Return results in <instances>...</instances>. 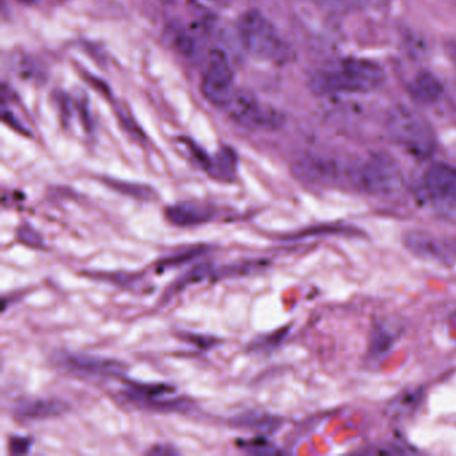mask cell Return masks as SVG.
Listing matches in <instances>:
<instances>
[{"instance_id":"6da1fadb","label":"cell","mask_w":456,"mask_h":456,"mask_svg":"<svg viewBox=\"0 0 456 456\" xmlns=\"http://www.w3.org/2000/svg\"><path fill=\"white\" fill-rule=\"evenodd\" d=\"M386 81L384 69L365 58H346L316 71L309 81L319 95L364 94L375 92Z\"/></svg>"},{"instance_id":"7a4b0ae2","label":"cell","mask_w":456,"mask_h":456,"mask_svg":"<svg viewBox=\"0 0 456 456\" xmlns=\"http://www.w3.org/2000/svg\"><path fill=\"white\" fill-rule=\"evenodd\" d=\"M237 34L248 54L266 62L285 63L290 60L289 46L273 23L256 10L245 12L237 20Z\"/></svg>"},{"instance_id":"3957f363","label":"cell","mask_w":456,"mask_h":456,"mask_svg":"<svg viewBox=\"0 0 456 456\" xmlns=\"http://www.w3.org/2000/svg\"><path fill=\"white\" fill-rule=\"evenodd\" d=\"M392 140L416 159H428L436 148L434 130L426 118L408 108H397L388 118Z\"/></svg>"},{"instance_id":"277c9868","label":"cell","mask_w":456,"mask_h":456,"mask_svg":"<svg viewBox=\"0 0 456 456\" xmlns=\"http://www.w3.org/2000/svg\"><path fill=\"white\" fill-rule=\"evenodd\" d=\"M352 178L360 191L376 199H391L403 189V175L396 162L381 154L362 162Z\"/></svg>"},{"instance_id":"5b68a950","label":"cell","mask_w":456,"mask_h":456,"mask_svg":"<svg viewBox=\"0 0 456 456\" xmlns=\"http://www.w3.org/2000/svg\"><path fill=\"white\" fill-rule=\"evenodd\" d=\"M236 92L233 69L228 57L221 50H215L210 53L202 74V95L216 108L225 109Z\"/></svg>"},{"instance_id":"8992f818","label":"cell","mask_w":456,"mask_h":456,"mask_svg":"<svg viewBox=\"0 0 456 456\" xmlns=\"http://www.w3.org/2000/svg\"><path fill=\"white\" fill-rule=\"evenodd\" d=\"M225 109L232 121L248 130H273L281 124V117L276 110L244 90H237Z\"/></svg>"},{"instance_id":"52a82bcc","label":"cell","mask_w":456,"mask_h":456,"mask_svg":"<svg viewBox=\"0 0 456 456\" xmlns=\"http://www.w3.org/2000/svg\"><path fill=\"white\" fill-rule=\"evenodd\" d=\"M424 191L428 199L445 210H456V169L436 162L424 173Z\"/></svg>"},{"instance_id":"ba28073f","label":"cell","mask_w":456,"mask_h":456,"mask_svg":"<svg viewBox=\"0 0 456 456\" xmlns=\"http://www.w3.org/2000/svg\"><path fill=\"white\" fill-rule=\"evenodd\" d=\"M404 247L423 260L451 263L456 260V244L452 240L424 231L408 232L403 237Z\"/></svg>"},{"instance_id":"9c48e42d","label":"cell","mask_w":456,"mask_h":456,"mask_svg":"<svg viewBox=\"0 0 456 456\" xmlns=\"http://www.w3.org/2000/svg\"><path fill=\"white\" fill-rule=\"evenodd\" d=\"M58 362L71 372L93 378H116L125 370L121 362L94 354H62Z\"/></svg>"},{"instance_id":"30bf717a","label":"cell","mask_w":456,"mask_h":456,"mask_svg":"<svg viewBox=\"0 0 456 456\" xmlns=\"http://www.w3.org/2000/svg\"><path fill=\"white\" fill-rule=\"evenodd\" d=\"M215 208L200 202L183 201L169 205L165 209V216L172 225L178 228H191L204 225L215 218Z\"/></svg>"},{"instance_id":"8fae6325","label":"cell","mask_w":456,"mask_h":456,"mask_svg":"<svg viewBox=\"0 0 456 456\" xmlns=\"http://www.w3.org/2000/svg\"><path fill=\"white\" fill-rule=\"evenodd\" d=\"M69 404L65 400L41 397V399H28L18 403L14 407V416L20 421H38L46 419L58 418L68 412Z\"/></svg>"},{"instance_id":"7c38bea8","label":"cell","mask_w":456,"mask_h":456,"mask_svg":"<svg viewBox=\"0 0 456 456\" xmlns=\"http://www.w3.org/2000/svg\"><path fill=\"white\" fill-rule=\"evenodd\" d=\"M408 90L415 102L420 103V105H431L439 100L443 93V86L434 74L421 71L413 77Z\"/></svg>"},{"instance_id":"4fadbf2b","label":"cell","mask_w":456,"mask_h":456,"mask_svg":"<svg viewBox=\"0 0 456 456\" xmlns=\"http://www.w3.org/2000/svg\"><path fill=\"white\" fill-rule=\"evenodd\" d=\"M205 170L216 180L233 181L237 172L236 153L231 149H224L215 159H209Z\"/></svg>"},{"instance_id":"5bb4252c","label":"cell","mask_w":456,"mask_h":456,"mask_svg":"<svg viewBox=\"0 0 456 456\" xmlns=\"http://www.w3.org/2000/svg\"><path fill=\"white\" fill-rule=\"evenodd\" d=\"M213 274H215V268L209 265V264H199V265L193 266L185 274H183L180 279L175 280L173 284H170L169 289L165 293V300H170V298L175 297V295L185 290L189 285L204 281V280L209 279V277L213 279Z\"/></svg>"},{"instance_id":"9a60e30c","label":"cell","mask_w":456,"mask_h":456,"mask_svg":"<svg viewBox=\"0 0 456 456\" xmlns=\"http://www.w3.org/2000/svg\"><path fill=\"white\" fill-rule=\"evenodd\" d=\"M234 426L240 428L255 429L258 432H273L279 427V420L272 416L260 412H245L233 420Z\"/></svg>"},{"instance_id":"2e32d148","label":"cell","mask_w":456,"mask_h":456,"mask_svg":"<svg viewBox=\"0 0 456 456\" xmlns=\"http://www.w3.org/2000/svg\"><path fill=\"white\" fill-rule=\"evenodd\" d=\"M205 252H207V248L205 247L188 248V249H183L178 255L170 256V257L162 260L159 263V271H167V269L177 268V266H181L183 264L196 260L200 256L205 255Z\"/></svg>"},{"instance_id":"e0dca14e","label":"cell","mask_w":456,"mask_h":456,"mask_svg":"<svg viewBox=\"0 0 456 456\" xmlns=\"http://www.w3.org/2000/svg\"><path fill=\"white\" fill-rule=\"evenodd\" d=\"M263 265L264 264H261L260 261L249 260L245 261V263L242 264H236V265L224 266V268L218 269V271H216L215 269L213 279H215V277L226 279V277L248 276V274L258 271V269H260Z\"/></svg>"},{"instance_id":"ac0fdd59","label":"cell","mask_w":456,"mask_h":456,"mask_svg":"<svg viewBox=\"0 0 456 456\" xmlns=\"http://www.w3.org/2000/svg\"><path fill=\"white\" fill-rule=\"evenodd\" d=\"M106 183L121 191V193L129 194V196L135 197V199L149 200L151 199V189L146 186L133 185V183H118V181H106Z\"/></svg>"},{"instance_id":"d6986e66","label":"cell","mask_w":456,"mask_h":456,"mask_svg":"<svg viewBox=\"0 0 456 456\" xmlns=\"http://www.w3.org/2000/svg\"><path fill=\"white\" fill-rule=\"evenodd\" d=\"M18 237H20V242L28 245V247L36 248V249H42L45 247L44 237L38 232L34 231L28 224L20 225V231H18Z\"/></svg>"},{"instance_id":"ffe728a7","label":"cell","mask_w":456,"mask_h":456,"mask_svg":"<svg viewBox=\"0 0 456 456\" xmlns=\"http://www.w3.org/2000/svg\"><path fill=\"white\" fill-rule=\"evenodd\" d=\"M239 447L244 448L245 451L250 453H272L277 452L273 447H272L271 443L265 439V437H253L250 440H244V442H240Z\"/></svg>"},{"instance_id":"44dd1931","label":"cell","mask_w":456,"mask_h":456,"mask_svg":"<svg viewBox=\"0 0 456 456\" xmlns=\"http://www.w3.org/2000/svg\"><path fill=\"white\" fill-rule=\"evenodd\" d=\"M31 447V440L28 437H12L10 439V452L14 455H20V453H28Z\"/></svg>"},{"instance_id":"7402d4cb","label":"cell","mask_w":456,"mask_h":456,"mask_svg":"<svg viewBox=\"0 0 456 456\" xmlns=\"http://www.w3.org/2000/svg\"><path fill=\"white\" fill-rule=\"evenodd\" d=\"M148 453H151V455H175L178 451H175L173 447H167V445H156V447L149 450Z\"/></svg>"},{"instance_id":"603a6c76","label":"cell","mask_w":456,"mask_h":456,"mask_svg":"<svg viewBox=\"0 0 456 456\" xmlns=\"http://www.w3.org/2000/svg\"><path fill=\"white\" fill-rule=\"evenodd\" d=\"M365 2L367 0H333V4L343 7H359L365 4Z\"/></svg>"},{"instance_id":"cb8c5ba5","label":"cell","mask_w":456,"mask_h":456,"mask_svg":"<svg viewBox=\"0 0 456 456\" xmlns=\"http://www.w3.org/2000/svg\"><path fill=\"white\" fill-rule=\"evenodd\" d=\"M210 4H216V6L226 7L233 2V0H208Z\"/></svg>"},{"instance_id":"d4e9b609","label":"cell","mask_w":456,"mask_h":456,"mask_svg":"<svg viewBox=\"0 0 456 456\" xmlns=\"http://www.w3.org/2000/svg\"><path fill=\"white\" fill-rule=\"evenodd\" d=\"M309 2H314V4H333V0H309Z\"/></svg>"},{"instance_id":"484cf974","label":"cell","mask_w":456,"mask_h":456,"mask_svg":"<svg viewBox=\"0 0 456 456\" xmlns=\"http://www.w3.org/2000/svg\"><path fill=\"white\" fill-rule=\"evenodd\" d=\"M20 2H22V4H37V2H38V0H20Z\"/></svg>"},{"instance_id":"4316f807","label":"cell","mask_w":456,"mask_h":456,"mask_svg":"<svg viewBox=\"0 0 456 456\" xmlns=\"http://www.w3.org/2000/svg\"><path fill=\"white\" fill-rule=\"evenodd\" d=\"M159 2H162V4H175V2H177V0H159Z\"/></svg>"}]
</instances>
